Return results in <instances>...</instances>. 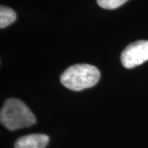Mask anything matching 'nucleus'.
<instances>
[{"label":"nucleus","mask_w":148,"mask_h":148,"mask_svg":"<svg viewBox=\"0 0 148 148\" xmlns=\"http://www.w3.org/2000/svg\"><path fill=\"white\" fill-rule=\"evenodd\" d=\"M16 14L10 8L1 6L0 8V27L1 29L8 27L16 21Z\"/></svg>","instance_id":"nucleus-5"},{"label":"nucleus","mask_w":148,"mask_h":148,"mask_svg":"<svg viewBox=\"0 0 148 148\" xmlns=\"http://www.w3.org/2000/svg\"><path fill=\"white\" fill-rule=\"evenodd\" d=\"M148 61V40H138L128 45L121 53L122 65L133 69Z\"/></svg>","instance_id":"nucleus-3"},{"label":"nucleus","mask_w":148,"mask_h":148,"mask_svg":"<svg viewBox=\"0 0 148 148\" xmlns=\"http://www.w3.org/2000/svg\"><path fill=\"white\" fill-rule=\"evenodd\" d=\"M49 138L43 133H33L19 138L14 144L15 148H45Z\"/></svg>","instance_id":"nucleus-4"},{"label":"nucleus","mask_w":148,"mask_h":148,"mask_svg":"<svg viewBox=\"0 0 148 148\" xmlns=\"http://www.w3.org/2000/svg\"><path fill=\"white\" fill-rule=\"evenodd\" d=\"M0 121L8 130L15 131L32 126L36 118L25 103L16 98H9L1 109Z\"/></svg>","instance_id":"nucleus-1"},{"label":"nucleus","mask_w":148,"mask_h":148,"mask_svg":"<svg viewBox=\"0 0 148 148\" xmlns=\"http://www.w3.org/2000/svg\"><path fill=\"white\" fill-rule=\"evenodd\" d=\"M101 73L96 67L90 64H75L64 71L60 82L65 87L74 91H80L97 84Z\"/></svg>","instance_id":"nucleus-2"},{"label":"nucleus","mask_w":148,"mask_h":148,"mask_svg":"<svg viewBox=\"0 0 148 148\" xmlns=\"http://www.w3.org/2000/svg\"><path fill=\"white\" fill-rule=\"evenodd\" d=\"M128 0H96L97 4L105 9H115L124 4Z\"/></svg>","instance_id":"nucleus-6"}]
</instances>
